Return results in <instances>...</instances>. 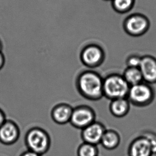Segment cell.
Listing matches in <instances>:
<instances>
[{
  "label": "cell",
  "mask_w": 156,
  "mask_h": 156,
  "mask_svg": "<svg viewBox=\"0 0 156 156\" xmlns=\"http://www.w3.org/2000/svg\"><path fill=\"white\" fill-rule=\"evenodd\" d=\"M103 80L97 72L88 69L81 72L76 80V87L78 92L88 100L97 101L103 95Z\"/></svg>",
  "instance_id": "cell-1"
},
{
  "label": "cell",
  "mask_w": 156,
  "mask_h": 156,
  "mask_svg": "<svg viewBox=\"0 0 156 156\" xmlns=\"http://www.w3.org/2000/svg\"><path fill=\"white\" fill-rule=\"evenodd\" d=\"M130 86L122 74L112 73L103 80V95L108 100L127 98Z\"/></svg>",
  "instance_id": "cell-2"
},
{
  "label": "cell",
  "mask_w": 156,
  "mask_h": 156,
  "mask_svg": "<svg viewBox=\"0 0 156 156\" xmlns=\"http://www.w3.org/2000/svg\"><path fill=\"white\" fill-rule=\"evenodd\" d=\"M155 90L151 85L143 81L130 86L127 98L130 104L139 108L149 106L154 102Z\"/></svg>",
  "instance_id": "cell-3"
},
{
  "label": "cell",
  "mask_w": 156,
  "mask_h": 156,
  "mask_svg": "<svg viewBox=\"0 0 156 156\" xmlns=\"http://www.w3.org/2000/svg\"><path fill=\"white\" fill-rule=\"evenodd\" d=\"M25 142L28 150L42 156L50 149L51 140L46 130L40 127H34L27 133Z\"/></svg>",
  "instance_id": "cell-4"
},
{
  "label": "cell",
  "mask_w": 156,
  "mask_h": 156,
  "mask_svg": "<svg viewBox=\"0 0 156 156\" xmlns=\"http://www.w3.org/2000/svg\"><path fill=\"white\" fill-rule=\"evenodd\" d=\"M149 27V20L141 13L128 12L127 17L124 20V30L132 37H140L145 34Z\"/></svg>",
  "instance_id": "cell-5"
},
{
  "label": "cell",
  "mask_w": 156,
  "mask_h": 156,
  "mask_svg": "<svg viewBox=\"0 0 156 156\" xmlns=\"http://www.w3.org/2000/svg\"><path fill=\"white\" fill-rule=\"evenodd\" d=\"M95 121L93 108L87 105H80L73 108L69 122L74 127L82 130Z\"/></svg>",
  "instance_id": "cell-6"
},
{
  "label": "cell",
  "mask_w": 156,
  "mask_h": 156,
  "mask_svg": "<svg viewBox=\"0 0 156 156\" xmlns=\"http://www.w3.org/2000/svg\"><path fill=\"white\" fill-rule=\"evenodd\" d=\"M104 51L97 44H90L85 47L81 54V60L86 66L90 69L100 67L104 63Z\"/></svg>",
  "instance_id": "cell-7"
},
{
  "label": "cell",
  "mask_w": 156,
  "mask_h": 156,
  "mask_svg": "<svg viewBox=\"0 0 156 156\" xmlns=\"http://www.w3.org/2000/svg\"><path fill=\"white\" fill-rule=\"evenodd\" d=\"M106 130L103 124L95 121L81 130V136L83 142L98 145L101 143Z\"/></svg>",
  "instance_id": "cell-8"
},
{
  "label": "cell",
  "mask_w": 156,
  "mask_h": 156,
  "mask_svg": "<svg viewBox=\"0 0 156 156\" xmlns=\"http://www.w3.org/2000/svg\"><path fill=\"white\" fill-rule=\"evenodd\" d=\"M20 136V129L15 122L6 120L0 127V142L5 145L15 143Z\"/></svg>",
  "instance_id": "cell-9"
},
{
  "label": "cell",
  "mask_w": 156,
  "mask_h": 156,
  "mask_svg": "<svg viewBox=\"0 0 156 156\" xmlns=\"http://www.w3.org/2000/svg\"><path fill=\"white\" fill-rule=\"evenodd\" d=\"M143 76V81L150 85L156 83V58L145 55L142 57L139 67Z\"/></svg>",
  "instance_id": "cell-10"
},
{
  "label": "cell",
  "mask_w": 156,
  "mask_h": 156,
  "mask_svg": "<svg viewBox=\"0 0 156 156\" xmlns=\"http://www.w3.org/2000/svg\"><path fill=\"white\" fill-rule=\"evenodd\" d=\"M128 154L129 156H152L154 154L149 141L142 135L131 142Z\"/></svg>",
  "instance_id": "cell-11"
},
{
  "label": "cell",
  "mask_w": 156,
  "mask_h": 156,
  "mask_svg": "<svg viewBox=\"0 0 156 156\" xmlns=\"http://www.w3.org/2000/svg\"><path fill=\"white\" fill-rule=\"evenodd\" d=\"M73 108L69 104L61 103L52 108L51 117L53 121L58 125H63L69 122Z\"/></svg>",
  "instance_id": "cell-12"
},
{
  "label": "cell",
  "mask_w": 156,
  "mask_h": 156,
  "mask_svg": "<svg viewBox=\"0 0 156 156\" xmlns=\"http://www.w3.org/2000/svg\"><path fill=\"white\" fill-rule=\"evenodd\" d=\"M130 108V102L127 98L111 100L109 105L111 113L116 118H123L128 115Z\"/></svg>",
  "instance_id": "cell-13"
},
{
  "label": "cell",
  "mask_w": 156,
  "mask_h": 156,
  "mask_svg": "<svg viewBox=\"0 0 156 156\" xmlns=\"http://www.w3.org/2000/svg\"><path fill=\"white\" fill-rule=\"evenodd\" d=\"M121 137L119 133L112 129H106L100 144L104 149L108 150H115L119 145Z\"/></svg>",
  "instance_id": "cell-14"
},
{
  "label": "cell",
  "mask_w": 156,
  "mask_h": 156,
  "mask_svg": "<svg viewBox=\"0 0 156 156\" xmlns=\"http://www.w3.org/2000/svg\"><path fill=\"white\" fill-rule=\"evenodd\" d=\"M122 75L130 87L143 81V76L139 68L126 67Z\"/></svg>",
  "instance_id": "cell-15"
},
{
  "label": "cell",
  "mask_w": 156,
  "mask_h": 156,
  "mask_svg": "<svg viewBox=\"0 0 156 156\" xmlns=\"http://www.w3.org/2000/svg\"><path fill=\"white\" fill-rule=\"evenodd\" d=\"M135 0H112V5L115 11L125 14L129 12L135 5Z\"/></svg>",
  "instance_id": "cell-16"
},
{
  "label": "cell",
  "mask_w": 156,
  "mask_h": 156,
  "mask_svg": "<svg viewBox=\"0 0 156 156\" xmlns=\"http://www.w3.org/2000/svg\"><path fill=\"white\" fill-rule=\"evenodd\" d=\"M99 150L98 146L92 144L83 142L78 147V156H98Z\"/></svg>",
  "instance_id": "cell-17"
},
{
  "label": "cell",
  "mask_w": 156,
  "mask_h": 156,
  "mask_svg": "<svg viewBox=\"0 0 156 156\" xmlns=\"http://www.w3.org/2000/svg\"><path fill=\"white\" fill-rule=\"evenodd\" d=\"M142 57L136 54H131L126 59L127 67H136L139 68L141 64Z\"/></svg>",
  "instance_id": "cell-18"
},
{
  "label": "cell",
  "mask_w": 156,
  "mask_h": 156,
  "mask_svg": "<svg viewBox=\"0 0 156 156\" xmlns=\"http://www.w3.org/2000/svg\"><path fill=\"white\" fill-rule=\"evenodd\" d=\"M141 135L145 136L149 140L151 146L153 154H156V133L147 130L143 132Z\"/></svg>",
  "instance_id": "cell-19"
},
{
  "label": "cell",
  "mask_w": 156,
  "mask_h": 156,
  "mask_svg": "<svg viewBox=\"0 0 156 156\" xmlns=\"http://www.w3.org/2000/svg\"><path fill=\"white\" fill-rule=\"evenodd\" d=\"M20 156H42L39 154L35 153L34 152L30 150H28L27 151L24 152Z\"/></svg>",
  "instance_id": "cell-20"
},
{
  "label": "cell",
  "mask_w": 156,
  "mask_h": 156,
  "mask_svg": "<svg viewBox=\"0 0 156 156\" xmlns=\"http://www.w3.org/2000/svg\"><path fill=\"white\" fill-rule=\"evenodd\" d=\"M7 120L5 119V113L0 108V127L5 123Z\"/></svg>",
  "instance_id": "cell-21"
},
{
  "label": "cell",
  "mask_w": 156,
  "mask_h": 156,
  "mask_svg": "<svg viewBox=\"0 0 156 156\" xmlns=\"http://www.w3.org/2000/svg\"><path fill=\"white\" fill-rule=\"evenodd\" d=\"M3 58L2 55L0 54V69L2 67L3 65Z\"/></svg>",
  "instance_id": "cell-22"
},
{
  "label": "cell",
  "mask_w": 156,
  "mask_h": 156,
  "mask_svg": "<svg viewBox=\"0 0 156 156\" xmlns=\"http://www.w3.org/2000/svg\"><path fill=\"white\" fill-rule=\"evenodd\" d=\"M105 1H112V0H105Z\"/></svg>",
  "instance_id": "cell-23"
}]
</instances>
